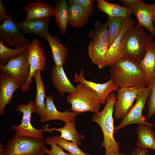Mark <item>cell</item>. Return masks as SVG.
Returning a JSON list of instances; mask_svg holds the SVG:
<instances>
[{"label":"cell","instance_id":"4dcf8cb0","mask_svg":"<svg viewBox=\"0 0 155 155\" xmlns=\"http://www.w3.org/2000/svg\"><path fill=\"white\" fill-rule=\"evenodd\" d=\"M28 46L12 49L7 47L0 40V64L4 65L9 60L20 55L28 49Z\"/></svg>","mask_w":155,"mask_h":155},{"label":"cell","instance_id":"83f0119b","mask_svg":"<svg viewBox=\"0 0 155 155\" xmlns=\"http://www.w3.org/2000/svg\"><path fill=\"white\" fill-rule=\"evenodd\" d=\"M69 5L68 23L75 28L84 26L88 22L90 15L78 5Z\"/></svg>","mask_w":155,"mask_h":155},{"label":"cell","instance_id":"603a6c76","mask_svg":"<svg viewBox=\"0 0 155 155\" xmlns=\"http://www.w3.org/2000/svg\"><path fill=\"white\" fill-rule=\"evenodd\" d=\"M108 48L107 44L93 40L89 43V56L93 63L100 69L106 67V55Z\"/></svg>","mask_w":155,"mask_h":155},{"label":"cell","instance_id":"44dd1931","mask_svg":"<svg viewBox=\"0 0 155 155\" xmlns=\"http://www.w3.org/2000/svg\"><path fill=\"white\" fill-rule=\"evenodd\" d=\"M41 71L37 70L34 73L33 78L35 82L36 93L34 102V112L36 113L40 117H42L45 114L46 110L45 99L46 95L44 84L42 80Z\"/></svg>","mask_w":155,"mask_h":155},{"label":"cell","instance_id":"7c38bea8","mask_svg":"<svg viewBox=\"0 0 155 155\" xmlns=\"http://www.w3.org/2000/svg\"><path fill=\"white\" fill-rule=\"evenodd\" d=\"M74 82L83 84L93 90L97 95L100 104L106 103V99L112 92L116 91L119 87L114 83L112 78L103 83H98L88 80L84 75V70L82 69L80 74L75 73L74 75Z\"/></svg>","mask_w":155,"mask_h":155},{"label":"cell","instance_id":"d590c367","mask_svg":"<svg viewBox=\"0 0 155 155\" xmlns=\"http://www.w3.org/2000/svg\"><path fill=\"white\" fill-rule=\"evenodd\" d=\"M9 17L7 13L5 7L2 1L0 0V22L1 23Z\"/></svg>","mask_w":155,"mask_h":155},{"label":"cell","instance_id":"7402d4cb","mask_svg":"<svg viewBox=\"0 0 155 155\" xmlns=\"http://www.w3.org/2000/svg\"><path fill=\"white\" fill-rule=\"evenodd\" d=\"M45 38L50 47L55 65L63 66L68 51L67 48L61 42L56 36H52L49 33Z\"/></svg>","mask_w":155,"mask_h":155},{"label":"cell","instance_id":"60d3db41","mask_svg":"<svg viewBox=\"0 0 155 155\" xmlns=\"http://www.w3.org/2000/svg\"><path fill=\"white\" fill-rule=\"evenodd\" d=\"M154 35H155V23L154 24Z\"/></svg>","mask_w":155,"mask_h":155},{"label":"cell","instance_id":"1f68e13d","mask_svg":"<svg viewBox=\"0 0 155 155\" xmlns=\"http://www.w3.org/2000/svg\"><path fill=\"white\" fill-rule=\"evenodd\" d=\"M51 137L57 144L63 149L69 152L71 155H91L83 152L75 142H69L62 138L60 135Z\"/></svg>","mask_w":155,"mask_h":155},{"label":"cell","instance_id":"e575fe53","mask_svg":"<svg viewBox=\"0 0 155 155\" xmlns=\"http://www.w3.org/2000/svg\"><path fill=\"white\" fill-rule=\"evenodd\" d=\"M148 112L147 118H149L155 115V79L152 85V88L147 102Z\"/></svg>","mask_w":155,"mask_h":155},{"label":"cell","instance_id":"277c9868","mask_svg":"<svg viewBox=\"0 0 155 155\" xmlns=\"http://www.w3.org/2000/svg\"><path fill=\"white\" fill-rule=\"evenodd\" d=\"M46 144L43 138L14 135L5 146L1 144L0 155H44Z\"/></svg>","mask_w":155,"mask_h":155},{"label":"cell","instance_id":"5bb4252c","mask_svg":"<svg viewBox=\"0 0 155 155\" xmlns=\"http://www.w3.org/2000/svg\"><path fill=\"white\" fill-rule=\"evenodd\" d=\"M131 9L132 14L134 15L137 18V24L147 29L150 32L152 36L154 35L153 23L154 9L153 5L138 0Z\"/></svg>","mask_w":155,"mask_h":155},{"label":"cell","instance_id":"4fadbf2b","mask_svg":"<svg viewBox=\"0 0 155 155\" xmlns=\"http://www.w3.org/2000/svg\"><path fill=\"white\" fill-rule=\"evenodd\" d=\"M135 22L130 17L126 20L121 32L109 47L106 55V66H110L124 57L121 42L123 37L127 30L135 25Z\"/></svg>","mask_w":155,"mask_h":155},{"label":"cell","instance_id":"ffe728a7","mask_svg":"<svg viewBox=\"0 0 155 155\" xmlns=\"http://www.w3.org/2000/svg\"><path fill=\"white\" fill-rule=\"evenodd\" d=\"M139 64L144 73L146 85H152L155 79V42H151Z\"/></svg>","mask_w":155,"mask_h":155},{"label":"cell","instance_id":"e0dca14e","mask_svg":"<svg viewBox=\"0 0 155 155\" xmlns=\"http://www.w3.org/2000/svg\"><path fill=\"white\" fill-rule=\"evenodd\" d=\"M26 12L25 20L47 18L54 16V8L50 3L39 0L28 3L24 7Z\"/></svg>","mask_w":155,"mask_h":155},{"label":"cell","instance_id":"52a82bcc","mask_svg":"<svg viewBox=\"0 0 155 155\" xmlns=\"http://www.w3.org/2000/svg\"><path fill=\"white\" fill-rule=\"evenodd\" d=\"M0 71L9 75L21 88L26 82L30 73L28 50L10 59L5 65L0 64Z\"/></svg>","mask_w":155,"mask_h":155},{"label":"cell","instance_id":"f546056e","mask_svg":"<svg viewBox=\"0 0 155 155\" xmlns=\"http://www.w3.org/2000/svg\"><path fill=\"white\" fill-rule=\"evenodd\" d=\"M128 18L108 16L107 22L108 27V47L121 32Z\"/></svg>","mask_w":155,"mask_h":155},{"label":"cell","instance_id":"8d00e7d4","mask_svg":"<svg viewBox=\"0 0 155 155\" xmlns=\"http://www.w3.org/2000/svg\"><path fill=\"white\" fill-rule=\"evenodd\" d=\"M138 0H119L124 7L132 9L136 4Z\"/></svg>","mask_w":155,"mask_h":155},{"label":"cell","instance_id":"ac0fdd59","mask_svg":"<svg viewBox=\"0 0 155 155\" xmlns=\"http://www.w3.org/2000/svg\"><path fill=\"white\" fill-rule=\"evenodd\" d=\"M50 74L54 86L61 96H64L66 93L69 94L76 90V87L68 79L63 66L53 65Z\"/></svg>","mask_w":155,"mask_h":155},{"label":"cell","instance_id":"4316f807","mask_svg":"<svg viewBox=\"0 0 155 155\" xmlns=\"http://www.w3.org/2000/svg\"><path fill=\"white\" fill-rule=\"evenodd\" d=\"M54 16L60 32L65 34L68 24L69 6L65 0H57L55 1Z\"/></svg>","mask_w":155,"mask_h":155},{"label":"cell","instance_id":"f1b7e54d","mask_svg":"<svg viewBox=\"0 0 155 155\" xmlns=\"http://www.w3.org/2000/svg\"><path fill=\"white\" fill-rule=\"evenodd\" d=\"M94 25L93 29L88 33L89 37L93 41L108 45L109 36L107 22L102 23L98 21Z\"/></svg>","mask_w":155,"mask_h":155},{"label":"cell","instance_id":"484cf974","mask_svg":"<svg viewBox=\"0 0 155 155\" xmlns=\"http://www.w3.org/2000/svg\"><path fill=\"white\" fill-rule=\"evenodd\" d=\"M97 6L108 16L128 18L132 14V9L120 4L108 2L104 0H97Z\"/></svg>","mask_w":155,"mask_h":155},{"label":"cell","instance_id":"30bf717a","mask_svg":"<svg viewBox=\"0 0 155 155\" xmlns=\"http://www.w3.org/2000/svg\"><path fill=\"white\" fill-rule=\"evenodd\" d=\"M16 110L19 113H22L21 123L19 125L13 126L12 129L15 131V135L42 138L43 129H38L34 128L31 123L32 114L34 112V102L29 101L27 104H20Z\"/></svg>","mask_w":155,"mask_h":155},{"label":"cell","instance_id":"3957f363","mask_svg":"<svg viewBox=\"0 0 155 155\" xmlns=\"http://www.w3.org/2000/svg\"><path fill=\"white\" fill-rule=\"evenodd\" d=\"M152 41V36L146 32L143 27L134 25L127 30L122 38L124 57L140 63Z\"/></svg>","mask_w":155,"mask_h":155},{"label":"cell","instance_id":"9c48e42d","mask_svg":"<svg viewBox=\"0 0 155 155\" xmlns=\"http://www.w3.org/2000/svg\"><path fill=\"white\" fill-rule=\"evenodd\" d=\"M28 57L30 71L26 82L21 88L24 92L27 91L29 89L30 85L32 82V78L34 72L37 70H44L46 64V58L43 47L37 38L30 42L28 47Z\"/></svg>","mask_w":155,"mask_h":155},{"label":"cell","instance_id":"d6a6232c","mask_svg":"<svg viewBox=\"0 0 155 155\" xmlns=\"http://www.w3.org/2000/svg\"><path fill=\"white\" fill-rule=\"evenodd\" d=\"M45 140L46 143L50 145L51 147L50 150L46 148L45 154L49 155H71L70 153L65 152L61 148L54 142L52 137H47Z\"/></svg>","mask_w":155,"mask_h":155},{"label":"cell","instance_id":"7a4b0ae2","mask_svg":"<svg viewBox=\"0 0 155 155\" xmlns=\"http://www.w3.org/2000/svg\"><path fill=\"white\" fill-rule=\"evenodd\" d=\"M117 100V94L111 93L103 109L95 113L92 118V121L97 123L102 131L104 140L102 145L105 148V155H113L120 152L119 144L113 136L115 127L113 113Z\"/></svg>","mask_w":155,"mask_h":155},{"label":"cell","instance_id":"d6986e66","mask_svg":"<svg viewBox=\"0 0 155 155\" xmlns=\"http://www.w3.org/2000/svg\"><path fill=\"white\" fill-rule=\"evenodd\" d=\"M17 23L19 28L24 34H34L45 38L49 33L50 22L47 18L24 20Z\"/></svg>","mask_w":155,"mask_h":155},{"label":"cell","instance_id":"8992f818","mask_svg":"<svg viewBox=\"0 0 155 155\" xmlns=\"http://www.w3.org/2000/svg\"><path fill=\"white\" fill-rule=\"evenodd\" d=\"M152 85L140 89L136 101L121 123L115 127L114 132L127 125L132 124L144 125L151 127L155 124L146 121L142 116V113L146 102L150 96Z\"/></svg>","mask_w":155,"mask_h":155},{"label":"cell","instance_id":"d4e9b609","mask_svg":"<svg viewBox=\"0 0 155 155\" xmlns=\"http://www.w3.org/2000/svg\"><path fill=\"white\" fill-rule=\"evenodd\" d=\"M138 138L136 144L137 148H150L155 150V133L151 127L139 125L137 129Z\"/></svg>","mask_w":155,"mask_h":155},{"label":"cell","instance_id":"f35d334b","mask_svg":"<svg viewBox=\"0 0 155 155\" xmlns=\"http://www.w3.org/2000/svg\"><path fill=\"white\" fill-rule=\"evenodd\" d=\"M154 7V15L153 17V22H155V3H154L152 5Z\"/></svg>","mask_w":155,"mask_h":155},{"label":"cell","instance_id":"ab89813d","mask_svg":"<svg viewBox=\"0 0 155 155\" xmlns=\"http://www.w3.org/2000/svg\"><path fill=\"white\" fill-rule=\"evenodd\" d=\"M113 155H126V154L125 153H121L119 152L118 154H116Z\"/></svg>","mask_w":155,"mask_h":155},{"label":"cell","instance_id":"8fae6325","mask_svg":"<svg viewBox=\"0 0 155 155\" xmlns=\"http://www.w3.org/2000/svg\"><path fill=\"white\" fill-rule=\"evenodd\" d=\"M140 88H121L117 90V100L115 106L114 115L117 120L123 119L131 108Z\"/></svg>","mask_w":155,"mask_h":155},{"label":"cell","instance_id":"74e56055","mask_svg":"<svg viewBox=\"0 0 155 155\" xmlns=\"http://www.w3.org/2000/svg\"><path fill=\"white\" fill-rule=\"evenodd\" d=\"M148 152V149H141L137 147L132 152L130 155H147Z\"/></svg>","mask_w":155,"mask_h":155},{"label":"cell","instance_id":"ba28073f","mask_svg":"<svg viewBox=\"0 0 155 155\" xmlns=\"http://www.w3.org/2000/svg\"><path fill=\"white\" fill-rule=\"evenodd\" d=\"M15 18L11 16L0 25V40L11 47L28 46L30 41L24 36Z\"/></svg>","mask_w":155,"mask_h":155},{"label":"cell","instance_id":"cb8c5ba5","mask_svg":"<svg viewBox=\"0 0 155 155\" xmlns=\"http://www.w3.org/2000/svg\"><path fill=\"white\" fill-rule=\"evenodd\" d=\"M44 131L50 132L51 133L55 131L60 132V136L63 139L76 143L78 145L81 144V139L83 140L84 136L77 131L75 125V120L65 123V125L60 128H49L46 126L43 127Z\"/></svg>","mask_w":155,"mask_h":155},{"label":"cell","instance_id":"2e32d148","mask_svg":"<svg viewBox=\"0 0 155 155\" xmlns=\"http://www.w3.org/2000/svg\"><path fill=\"white\" fill-rule=\"evenodd\" d=\"M20 88L8 74L1 73L0 75V114H4L6 105L9 104L15 92Z\"/></svg>","mask_w":155,"mask_h":155},{"label":"cell","instance_id":"836d02e7","mask_svg":"<svg viewBox=\"0 0 155 155\" xmlns=\"http://www.w3.org/2000/svg\"><path fill=\"white\" fill-rule=\"evenodd\" d=\"M95 1L94 0H68L67 2L69 5L74 4L80 6L90 15L93 13Z\"/></svg>","mask_w":155,"mask_h":155},{"label":"cell","instance_id":"5b68a950","mask_svg":"<svg viewBox=\"0 0 155 155\" xmlns=\"http://www.w3.org/2000/svg\"><path fill=\"white\" fill-rule=\"evenodd\" d=\"M76 87L75 91L69 94L67 98V102L71 104L70 110L78 114L99 111L100 104L96 93L82 83H79Z\"/></svg>","mask_w":155,"mask_h":155},{"label":"cell","instance_id":"9a60e30c","mask_svg":"<svg viewBox=\"0 0 155 155\" xmlns=\"http://www.w3.org/2000/svg\"><path fill=\"white\" fill-rule=\"evenodd\" d=\"M46 110L44 114L39 120L40 122H44L51 120H59L65 123L75 120L78 113L68 111L61 112L57 109L55 104L53 96L49 95L45 100Z\"/></svg>","mask_w":155,"mask_h":155},{"label":"cell","instance_id":"6da1fadb","mask_svg":"<svg viewBox=\"0 0 155 155\" xmlns=\"http://www.w3.org/2000/svg\"><path fill=\"white\" fill-rule=\"evenodd\" d=\"M112 78L119 87H146L145 75L139 63L126 57H123L109 67Z\"/></svg>","mask_w":155,"mask_h":155}]
</instances>
